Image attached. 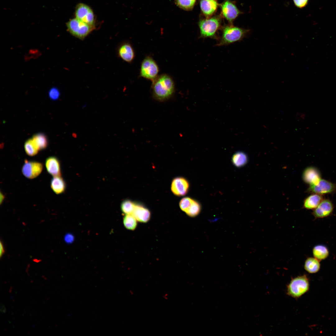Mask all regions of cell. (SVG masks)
<instances>
[{
	"instance_id": "obj_12",
	"label": "cell",
	"mask_w": 336,
	"mask_h": 336,
	"mask_svg": "<svg viewBox=\"0 0 336 336\" xmlns=\"http://www.w3.org/2000/svg\"><path fill=\"white\" fill-rule=\"evenodd\" d=\"M222 14L227 20L231 22L239 15L240 12L231 2L226 0L221 5Z\"/></svg>"
},
{
	"instance_id": "obj_4",
	"label": "cell",
	"mask_w": 336,
	"mask_h": 336,
	"mask_svg": "<svg viewBox=\"0 0 336 336\" xmlns=\"http://www.w3.org/2000/svg\"><path fill=\"white\" fill-rule=\"evenodd\" d=\"M309 284L306 275L299 276L292 279L287 287V294L293 298L301 297L309 290Z\"/></svg>"
},
{
	"instance_id": "obj_23",
	"label": "cell",
	"mask_w": 336,
	"mask_h": 336,
	"mask_svg": "<svg viewBox=\"0 0 336 336\" xmlns=\"http://www.w3.org/2000/svg\"><path fill=\"white\" fill-rule=\"evenodd\" d=\"M233 164L236 167H240L245 165L248 161L246 155L241 152H236L233 155L232 158Z\"/></svg>"
},
{
	"instance_id": "obj_18",
	"label": "cell",
	"mask_w": 336,
	"mask_h": 336,
	"mask_svg": "<svg viewBox=\"0 0 336 336\" xmlns=\"http://www.w3.org/2000/svg\"><path fill=\"white\" fill-rule=\"evenodd\" d=\"M323 199L321 195L313 194L307 197L304 200V207L308 209H314Z\"/></svg>"
},
{
	"instance_id": "obj_27",
	"label": "cell",
	"mask_w": 336,
	"mask_h": 336,
	"mask_svg": "<svg viewBox=\"0 0 336 336\" xmlns=\"http://www.w3.org/2000/svg\"><path fill=\"white\" fill-rule=\"evenodd\" d=\"M135 203L129 200L123 201L121 205L122 212L126 214H132L134 209Z\"/></svg>"
},
{
	"instance_id": "obj_13",
	"label": "cell",
	"mask_w": 336,
	"mask_h": 336,
	"mask_svg": "<svg viewBox=\"0 0 336 336\" xmlns=\"http://www.w3.org/2000/svg\"><path fill=\"white\" fill-rule=\"evenodd\" d=\"M302 178L304 181L309 185L316 183L321 179L320 171L313 166L307 167L304 170Z\"/></svg>"
},
{
	"instance_id": "obj_35",
	"label": "cell",
	"mask_w": 336,
	"mask_h": 336,
	"mask_svg": "<svg viewBox=\"0 0 336 336\" xmlns=\"http://www.w3.org/2000/svg\"><path fill=\"white\" fill-rule=\"evenodd\" d=\"M163 297L164 298V299H168L167 294H166L164 296H163Z\"/></svg>"
},
{
	"instance_id": "obj_33",
	"label": "cell",
	"mask_w": 336,
	"mask_h": 336,
	"mask_svg": "<svg viewBox=\"0 0 336 336\" xmlns=\"http://www.w3.org/2000/svg\"><path fill=\"white\" fill-rule=\"evenodd\" d=\"M5 253V249L3 244L1 241L0 242V257L1 258Z\"/></svg>"
},
{
	"instance_id": "obj_29",
	"label": "cell",
	"mask_w": 336,
	"mask_h": 336,
	"mask_svg": "<svg viewBox=\"0 0 336 336\" xmlns=\"http://www.w3.org/2000/svg\"><path fill=\"white\" fill-rule=\"evenodd\" d=\"M193 199L189 197H185L182 198L179 203L180 209L185 212L189 207Z\"/></svg>"
},
{
	"instance_id": "obj_9",
	"label": "cell",
	"mask_w": 336,
	"mask_h": 336,
	"mask_svg": "<svg viewBox=\"0 0 336 336\" xmlns=\"http://www.w3.org/2000/svg\"><path fill=\"white\" fill-rule=\"evenodd\" d=\"M42 164L40 162L25 160L21 169L23 175L29 179H33L38 176L43 170Z\"/></svg>"
},
{
	"instance_id": "obj_20",
	"label": "cell",
	"mask_w": 336,
	"mask_h": 336,
	"mask_svg": "<svg viewBox=\"0 0 336 336\" xmlns=\"http://www.w3.org/2000/svg\"><path fill=\"white\" fill-rule=\"evenodd\" d=\"M320 261L315 257H309L306 260L304 265V268L310 273H315L320 269Z\"/></svg>"
},
{
	"instance_id": "obj_3",
	"label": "cell",
	"mask_w": 336,
	"mask_h": 336,
	"mask_svg": "<svg viewBox=\"0 0 336 336\" xmlns=\"http://www.w3.org/2000/svg\"><path fill=\"white\" fill-rule=\"evenodd\" d=\"M66 25L68 31L71 35L81 40H84L95 27L75 17L70 19Z\"/></svg>"
},
{
	"instance_id": "obj_6",
	"label": "cell",
	"mask_w": 336,
	"mask_h": 336,
	"mask_svg": "<svg viewBox=\"0 0 336 336\" xmlns=\"http://www.w3.org/2000/svg\"><path fill=\"white\" fill-rule=\"evenodd\" d=\"M159 71L158 65L152 57H147L142 61L140 71L142 77L153 81L157 77Z\"/></svg>"
},
{
	"instance_id": "obj_28",
	"label": "cell",
	"mask_w": 336,
	"mask_h": 336,
	"mask_svg": "<svg viewBox=\"0 0 336 336\" xmlns=\"http://www.w3.org/2000/svg\"><path fill=\"white\" fill-rule=\"evenodd\" d=\"M196 0H175L176 5L180 8L186 10H191Z\"/></svg>"
},
{
	"instance_id": "obj_25",
	"label": "cell",
	"mask_w": 336,
	"mask_h": 336,
	"mask_svg": "<svg viewBox=\"0 0 336 336\" xmlns=\"http://www.w3.org/2000/svg\"><path fill=\"white\" fill-rule=\"evenodd\" d=\"M24 148L26 154L30 156L36 155L39 150L32 139H29L25 142Z\"/></svg>"
},
{
	"instance_id": "obj_26",
	"label": "cell",
	"mask_w": 336,
	"mask_h": 336,
	"mask_svg": "<svg viewBox=\"0 0 336 336\" xmlns=\"http://www.w3.org/2000/svg\"><path fill=\"white\" fill-rule=\"evenodd\" d=\"M201 209V206L199 203L193 199L189 207L185 212L189 216L194 217L197 216L199 213Z\"/></svg>"
},
{
	"instance_id": "obj_19",
	"label": "cell",
	"mask_w": 336,
	"mask_h": 336,
	"mask_svg": "<svg viewBox=\"0 0 336 336\" xmlns=\"http://www.w3.org/2000/svg\"><path fill=\"white\" fill-rule=\"evenodd\" d=\"M50 186L53 192L58 194L63 193L65 189L66 184L61 176H53L50 182Z\"/></svg>"
},
{
	"instance_id": "obj_31",
	"label": "cell",
	"mask_w": 336,
	"mask_h": 336,
	"mask_svg": "<svg viewBox=\"0 0 336 336\" xmlns=\"http://www.w3.org/2000/svg\"><path fill=\"white\" fill-rule=\"evenodd\" d=\"M295 6L299 8L305 7L308 4L309 0H293Z\"/></svg>"
},
{
	"instance_id": "obj_32",
	"label": "cell",
	"mask_w": 336,
	"mask_h": 336,
	"mask_svg": "<svg viewBox=\"0 0 336 336\" xmlns=\"http://www.w3.org/2000/svg\"><path fill=\"white\" fill-rule=\"evenodd\" d=\"M64 239L65 242L67 243L70 244L73 241L74 238L72 234L68 233L65 236Z\"/></svg>"
},
{
	"instance_id": "obj_2",
	"label": "cell",
	"mask_w": 336,
	"mask_h": 336,
	"mask_svg": "<svg viewBox=\"0 0 336 336\" xmlns=\"http://www.w3.org/2000/svg\"><path fill=\"white\" fill-rule=\"evenodd\" d=\"M249 31V30L232 26H226L222 30V36L217 46L227 45L240 41Z\"/></svg>"
},
{
	"instance_id": "obj_15",
	"label": "cell",
	"mask_w": 336,
	"mask_h": 336,
	"mask_svg": "<svg viewBox=\"0 0 336 336\" xmlns=\"http://www.w3.org/2000/svg\"><path fill=\"white\" fill-rule=\"evenodd\" d=\"M132 215L138 222L147 223L151 218V213L148 209L142 205L135 203Z\"/></svg>"
},
{
	"instance_id": "obj_11",
	"label": "cell",
	"mask_w": 336,
	"mask_h": 336,
	"mask_svg": "<svg viewBox=\"0 0 336 336\" xmlns=\"http://www.w3.org/2000/svg\"><path fill=\"white\" fill-rule=\"evenodd\" d=\"M189 187V183L183 177H178L173 180L171 189L175 195L181 196L187 194Z\"/></svg>"
},
{
	"instance_id": "obj_21",
	"label": "cell",
	"mask_w": 336,
	"mask_h": 336,
	"mask_svg": "<svg viewBox=\"0 0 336 336\" xmlns=\"http://www.w3.org/2000/svg\"><path fill=\"white\" fill-rule=\"evenodd\" d=\"M312 253L314 257L320 261L327 258L329 254L328 248L322 245H318L315 246L312 250Z\"/></svg>"
},
{
	"instance_id": "obj_24",
	"label": "cell",
	"mask_w": 336,
	"mask_h": 336,
	"mask_svg": "<svg viewBox=\"0 0 336 336\" xmlns=\"http://www.w3.org/2000/svg\"><path fill=\"white\" fill-rule=\"evenodd\" d=\"M138 221L132 214H126L124 217L123 223L127 229L134 230L137 227Z\"/></svg>"
},
{
	"instance_id": "obj_14",
	"label": "cell",
	"mask_w": 336,
	"mask_h": 336,
	"mask_svg": "<svg viewBox=\"0 0 336 336\" xmlns=\"http://www.w3.org/2000/svg\"><path fill=\"white\" fill-rule=\"evenodd\" d=\"M119 57L124 61L131 63L135 57V53L131 45L128 43H124L120 45L117 50Z\"/></svg>"
},
{
	"instance_id": "obj_34",
	"label": "cell",
	"mask_w": 336,
	"mask_h": 336,
	"mask_svg": "<svg viewBox=\"0 0 336 336\" xmlns=\"http://www.w3.org/2000/svg\"><path fill=\"white\" fill-rule=\"evenodd\" d=\"M0 311L2 313H5L6 312V309L5 308V306L2 304L1 303L0 305Z\"/></svg>"
},
{
	"instance_id": "obj_16",
	"label": "cell",
	"mask_w": 336,
	"mask_h": 336,
	"mask_svg": "<svg viewBox=\"0 0 336 336\" xmlns=\"http://www.w3.org/2000/svg\"><path fill=\"white\" fill-rule=\"evenodd\" d=\"M47 172L53 176H61L60 166L58 159L55 156L47 158L45 161Z\"/></svg>"
},
{
	"instance_id": "obj_7",
	"label": "cell",
	"mask_w": 336,
	"mask_h": 336,
	"mask_svg": "<svg viewBox=\"0 0 336 336\" xmlns=\"http://www.w3.org/2000/svg\"><path fill=\"white\" fill-rule=\"evenodd\" d=\"M75 15L76 18L95 27V15L93 10L88 5L82 3L78 4L75 8Z\"/></svg>"
},
{
	"instance_id": "obj_10",
	"label": "cell",
	"mask_w": 336,
	"mask_h": 336,
	"mask_svg": "<svg viewBox=\"0 0 336 336\" xmlns=\"http://www.w3.org/2000/svg\"><path fill=\"white\" fill-rule=\"evenodd\" d=\"M334 208L333 204L329 199H323L314 209L313 214L316 218H324L330 216Z\"/></svg>"
},
{
	"instance_id": "obj_22",
	"label": "cell",
	"mask_w": 336,
	"mask_h": 336,
	"mask_svg": "<svg viewBox=\"0 0 336 336\" xmlns=\"http://www.w3.org/2000/svg\"><path fill=\"white\" fill-rule=\"evenodd\" d=\"M32 139L39 150L44 149L47 147L48 145L47 138L43 133H39L34 135Z\"/></svg>"
},
{
	"instance_id": "obj_30",
	"label": "cell",
	"mask_w": 336,
	"mask_h": 336,
	"mask_svg": "<svg viewBox=\"0 0 336 336\" xmlns=\"http://www.w3.org/2000/svg\"><path fill=\"white\" fill-rule=\"evenodd\" d=\"M60 93L59 90L56 87L51 89L49 92V96L50 98L52 100H58L60 97Z\"/></svg>"
},
{
	"instance_id": "obj_5",
	"label": "cell",
	"mask_w": 336,
	"mask_h": 336,
	"mask_svg": "<svg viewBox=\"0 0 336 336\" xmlns=\"http://www.w3.org/2000/svg\"><path fill=\"white\" fill-rule=\"evenodd\" d=\"M220 25V20L216 17L200 21L198 26L201 37L216 38V33L219 28Z\"/></svg>"
},
{
	"instance_id": "obj_8",
	"label": "cell",
	"mask_w": 336,
	"mask_h": 336,
	"mask_svg": "<svg viewBox=\"0 0 336 336\" xmlns=\"http://www.w3.org/2000/svg\"><path fill=\"white\" fill-rule=\"evenodd\" d=\"M336 189V184L327 180L320 179L316 183L310 185L309 192L320 195L331 194Z\"/></svg>"
},
{
	"instance_id": "obj_17",
	"label": "cell",
	"mask_w": 336,
	"mask_h": 336,
	"mask_svg": "<svg viewBox=\"0 0 336 336\" xmlns=\"http://www.w3.org/2000/svg\"><path fill=\"white\" fill-rule=\"evenodd\" d=\"M217 5L216 0H201L200 2L201 10L207 16H211L215 12Z\"/></svg>"
},
{
	"instance_id": "obj_1",
	"label": "cell",
	"mask_w": 336,
	"mask_h": 336,
	"mask_svg": "<svg viewBox=\"0 0 336 336\" xmlns=\"http://www.w3.org/2000/svg\"><path fill=\"white\" fill-rule=\"evenodd\" d=\"M152 88L154 98L158 101H162L171 97L174 91L175 85L170 76L163 74L157 76L152 81Z\"/></svg>"
}]
</instances>
